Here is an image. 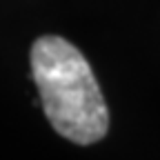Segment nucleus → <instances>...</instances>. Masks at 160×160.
Instances as JSON below:
<instances>
[{"label":"nucleus","instance_id":"nucleus-1","mask_svg":"<svg viewBox=\"0 0 160 160\" xmlns=\"http://www.w3.org/2000/svg\"><path fill=\"white\" fill-rule=\"evenodd\" d=\"M29 56L49 125L76 145H93L105 138L109 111L87 58L60 36L38 38Z\"/></svg>","mask_w":160,"mask_h":160}]
</instances>
